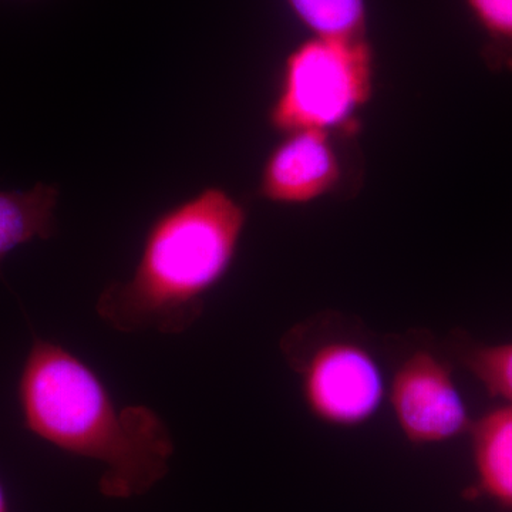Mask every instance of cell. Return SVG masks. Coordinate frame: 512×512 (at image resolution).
I'll use <instances>...</instances> for the list:
<instances>
[{
	"label": "cell",
	"instance_id": "cell-1",
	"mask_svg": "<svg viewBox=\"0 0 512 512\" xmlns=\"http://www.w3.org/2000/svg\"><path fill=\"white\" fill-rule=\"evenodd\" d=\"M18 402L23 426L37 439L101 464L104 497L147 494L170 471L174 440L160 414L143 404L117 406L92 367L60 343L33 340Z\"/></svg>",
	"mask_w": 512,
	"mask_h": 512
},
{
	"label": "cell",
	"instance_id": "cell-2",
	"mask_svg": "<svg viewBox=\"0 0 512 512\" xmlns=\"http://www.w3.org/2000/svg\"><path fill=\"white\" fill-rule=\"evenodd\" d=\"M244 205L207 187L151 222L133 274L101 291L96 312L121 333L180 335L234 265L247 228Z\"/></svg>",
	"mask_w": 512,
	"mask_h": 512
},
{
	"label": "cell",
	"instance_id": "cell-3",
	"mask_svg": "<svg viewBox=\"0 0 512 512\" xmlns=\"http://www.w3.org/2000/svg\"><path fill=\"white\" fill-rule=\"evenodd\" d=\"M376 90L370 39L309 35L285 57L268 124L276 133L320 130L356 134Z\"/></svg>",
	"mask_w": 512,
	"mask_h": 512
},
{
	"label": "cell",
	"instance_id": "cell-4",
	"mask_svg": "<svg viewBox=\"0 0 512 512\" xmlns=\"http://www.w3.org/2000/svg\"><path fill=\"white\" fill-rule=\"evenodd\" d=\"M365 181L356 134L302 130L282 134L266 156L256 197L303 207L332 197H355Z\"/></svg>",
	"mask_w": 512,
	"mask_h": 512
},
{
	"label": "cell",
	"instance_id": "cell-5",
	"mask_svg": "<svg viewBox=\"0 0 512 512\" xmlns=\"http://www.w3.org/2000/svg\"><path fill=\"white\" fill-rule=\"evenodd\" d=\"M296 367L303 400L329 426H362L379 412L386 380L376 357L350 340H328L305 355L288 353Z\"/></svg>",
	"mask_w": 512,
	"mask_h": 512
},
{
	"label": "cell",
	"instance_id": "cell-6",
	"mask_svg": "<svg viewBox=\"0 0 512 512\" xmlns=\"http://www.w3.org/2000/svg\"><path fill=\"white\" fill-rule=\"evenodd\" d=\"M389 399L400 430L414 446L444 443L473 427L450 367L427 350H417L397 369Z\"/></svg>",
	"mask_w": 512,
	"mask_h": 512
},
{
	"label": "cell",
	"instance_id": "cell-7",
	"mask_svg": "<svg viewBox=\"0 0 512 512\" xmlns=\"http://www.w3.org/2000/svg\"><path fill=\"white\" fill-rule=\"evenodd\" d=\"M474 494L512 510V404L473 423Z\"/></svg>",
	"mask_w": 512,
	"mask_h": 512
},
{
	"label": "cell",
	"instance_id": "cell-8",
	"mask_svg": "<svg viewBox=\"0 0 512 512\" xmlns=\"http://www.w3.org/2000/svg\"><path fill=\"white\" fill-rule=\"evenodd\" d=\"M60 191L55 184H36L28 191H0V274L10 252L36 239L53 238Z\"/></svg>",
	"mask_w": 512,
	"mask_h": 512
},
{
	"label": "cell",
	"instance_id": "cell-9",
	"mask_svg": "<svg viewBox=\"0 0 512 512\" xmlns=\"http://www.w3.org/2000/svg\"><path fill=\"white\" fill-rule=\"evenodd\" d=\"M309 35L369 39L366 0H285Z\"/></svg>",
	"mask_w": 512,
	"mask_h": 512
},
{
	"label": "cell",
	"instance_id": "cell-10",
	"mask_svg": "<svg viewBox=\"0 0 512 512\" xmlns=\"http://www.w3.org/2000/svg\"><path fill=\"white\" fill-rule=\"evenodd\" d=\"M481 37L480 56L493 73L512 74V0H463Z\"/></svg>",
	"mask_w": 512,
	"mask_h": 512
},
{
	"label": "cell",
	"instance_id": "cell-11",
	"mask_svg": "<svg viewBox=\"0 0 512 512\" xmlns=\"http://www.w3.org/2000/svg\"><path fill=\"white\" fill-rule=\"evenodd\" d=\"M460 359L488 393L512 404V343L468 346Z\"/></svg>",
	"mask_w": 512,
	"mask_h": 512
},
{
	"label": "cell",
	"instance_id": "cell-12",
	"mask_svg": "<svg viewBox=\"0 0 512 512\" xmlns=\"http://www.w3.org/2000/svg\"><path fill=\"white\" fill-rule=\"evenodd\" d=\"M0 512H10L8 495H6L5 487L0 483Z\"/></svg>",
	"mask_w": 512,
	"mask_h": 512
}]
</instances>
